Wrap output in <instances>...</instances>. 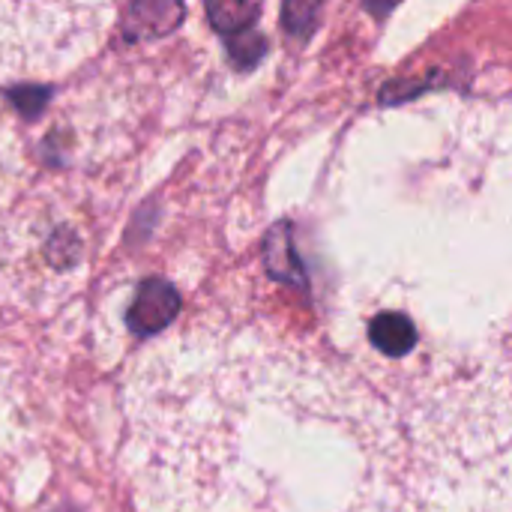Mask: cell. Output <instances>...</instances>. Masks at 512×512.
I'll return each instance as SVG.
<instances>
[{
    "mask_svg": "<svg viewBox=\"0 0 512 512\" xmlns=\"http://www.w3.org/2000/svg\"><path fill=\"white\" fill-rule=\"evenodd\" d=\"M318 6L315 3H288L285 6V24H288V30L291 33H306L309 27H312V21L318 18Z\"/></svg>",
    "mask_w": 512,
    "mask_h": 512,
    "instance_id": "5",
    "label": "cell"
},
{
    "mask_svg": "<svg viewBox=\"0 0 512 512\" xmlns=\"http://www.w3.org/2000/svg\"><path fill=\"white\" fill-rule=\"evenodd\" d=\"M258 12H261V6H255V3H207L210 24L228 36L252 30V21L258 18Z\"/></svg>",
    "mask_w": 512,
    "mask_h": 512,
    "instance_id": "3",
    "label": "cell"
},
{
    "mask_svg": "<svg viewBox=\"0 0 512 512\" xmlns=\"http://www.w3.org/2000/svg\"><path fill=\"white\" fill-rule=\"evenodd\" d=\"M228 48H231V57L237 66L249 69L258 63V57L264 54V39L255 33V30H243L237 36H228Z\"/></svg>",
    "mask_w": 512,
    "mask_h": 512,
    "instance_id": "4",
    "label": "cell"
},
{
    "mask_svg": "<svg viewBox=\"0 0 512 512\" xmlns=\"http://www.w3.org/2000/svg\"><path fill=\"white\" fill-rule=\"evenodd\" d=\"M12 99L21 105V111H24V114H30V117H33V114L45 105L48 93H45L42 87H33V90H15V93H12Z\"/></svg>",
    "mask_w": 512,
    "mask_h": 512,
    "instance_id": "6",
    "label": "cell"
},
{
    "mask_svg": "<svg viewBox=\"0 0 512 512\" xmlns=\"http://www.w3.org/2000/svg\"><path fill=\"white\" fill-rule=\"evenodd\" d=\"M180 312V294L165 279H144L126 312V324L135 336H156Z\"/></svg>",
    "mask_w": 512,
    "mask_h": 512,
    "instance_id": "1",
    "label": "cell"
},
{
    "mask_svg": "<svg viewBox=\"0 0 512 512\" xmlns=\"http://www.w3.org/2000/svg\"><path fill=\"white\" fill-rule=\"evenodd\" d=\"M183 6L180 3H168V0H138L129 3L123 9V33L129 39H150V36H162L168 30H174L183 18Z\"/></svg>",
    "mask_w": 512,
    "mask_h": 512,
    "instance_id": "2",
    "label": "cell"
}]
</instances>
